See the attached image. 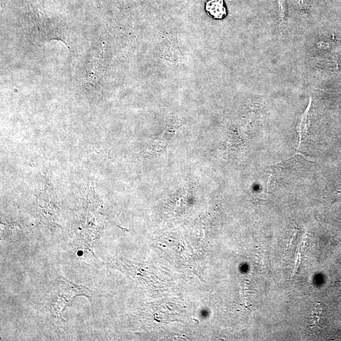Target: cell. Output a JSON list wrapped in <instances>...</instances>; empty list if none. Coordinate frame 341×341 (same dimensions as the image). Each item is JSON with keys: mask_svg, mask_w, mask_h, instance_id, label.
<instances>
[{"mask_svg": "<svg viewBox=\"0 0 341 341\" xmlns=\"http://www.w3.org/2000/svg\"><path fill=\"white\" fill-rule=\"evenodd\" d=\"M205 10L216 19H223L227 15V11L224 0H209L205 5Z\"/></svg>", "mask_w": 341, "mask_h": 341, "instance_id": "cell-1", "label": "cell"}, {"mask_svg": "<svg viewBox=\"0 0 341 341\" xmlns=\"http://www.w3.org/2000/svg\"><path fill=\"white\" fill-rule=\"evenodd\" d=\"M62 282H63L67 287H69L70 290L72 291V293L74 294V297H75L77 296H85L87 297H88L89 300H90L91 304L92 303V297H93V292L90 290V289L86 288V287L82 286L76 285L74 283L70 282L69 281L66 280V278L63 277H61Z\"/></svg>", "mask_w": 341, "mask_h": 341, "instance_id": "cell-2", "label": "cell"}, {"mask_svg": "<svg viewBox=\"0 0 341 341\" xmlns=\"http://www.w3.org/2000/svg\"><path fill=\"white\" fill-rule=\"evenodd\" d=\"M311 102H312V98L310 97V103L308 104V106L307 108V110H305L304 113L302 116L301 123H300L299 126V133L300 135V142L299 145H301L302 142V139L305 136L306 133H307V130L308 127V117H309V112H310V108L311 106Z\"/></svg>", "mask_w": 341, "mask_h": 341, "instance_id": "cell-3", "label": "cell"}, {"mask_svg": "<svg viewBox=\"0 0 341 341\" xmlns=\"http://www.w3.org/2000/svg\"><path fill=\"white\" fill-rule=\"evenodd\" d=\"M277 6L279 17L284 23L286 20L288 12V5L286 0H277Z\"/></svg>", "mask_w": 341, "mask_h": 341, "instance_id": "cell-4", "label": "cell"}]
</instances>
